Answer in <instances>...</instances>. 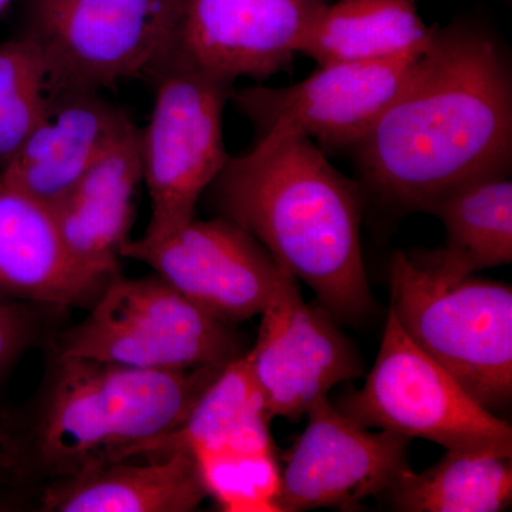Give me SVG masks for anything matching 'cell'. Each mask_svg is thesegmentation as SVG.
<instances>
[{
    "instance_id": "obj_21",
    "label": "cell",
    "mask_w": 512,
    "mask_h": 512,
    "mask_svg": "<svg viewBox=\"0 0 512 512\" xmlns=\"http://www.w3.org/2000/svg\"><path fill=\"white\" fill-rule=\"evenodd\" d=\"M512 456L485 450H447L423 473H404L387 491L404 512H498L512 503Z\"/></svg>"
},
{
    "instance_id": "obj_1",
    "label": "cell",
    "mask_w": 512,
    "mask_h": 512,
    "mask_svg": "<svg viewBox=\"0 0 512 512\" xmlns=\"http://www.w3.org/2000/svg\"><path fill=\"white\" fill-rule=\"evenodd\" d=\"M367 187L404 211H427L451 188L510 174L512 74L484 30H434L402 92L352 148Z\"/></svg>"
},
{
    "instance_id": "obj_5",
    "label": "cell",
    "mask_w": 512,
    "mask_h": 512,
    "mask_svg": "<svg viewBox=\"0 0 512 512\" xmlns=\"http://www.w3.org/2000/svg\"><path fill=\"white\" fill-rule=\"evenodd\" d=\"M92 311L60 338L57 356L147 370L225 366L242 355L229 323L161 276L111 279Z\"/></svg>"
},
{
    "instance_id": "obj_17",
    "label": "cell",
    "mask_w": 512,
    "mask_h": 512,
    "mask_svg": "<svg viewBox=\"0 0 512 512\" xmlns=\"http://www.w3.org/2000/svg\"><path fill=\"white\" fill-rule=\"evenodd\" d=\"M208 498L197 460L174 451L146 463L111 461L57 478L43 491L46 512H190Z\"/></svg>"
},
{
    "instance_id": "obj_25",
    "label": "cell",
    "mask_w": 512,
    "mask_h": 512,
    "mask_svg": "<svg viewBox=\"0 0 512 512\" xmlns=\"http://www.w3.org/2000/svg\"><path fill=\"white\" fill-rule=\"evenodd\" d=\"M12 485H0V511L13 510L16 503L13 494L10 493Z\"/></svg>"
},
{
    "instance_id": "obj_2",
    "label": "cell",
    "mask_w": 512,
    "mask_h": 512,
    "mask_svg": "<svg viewBox=\"0 0 512 512\" xmlns=\"http://www.w3.org/2000/svg\"><path fill=\"white\" fill-rule=\"evenodd\" d=\"M205 194L220 217L305 282L333 319L359 322L373 311L359 190L311 138L284 128L255 133L252 147L229 156Z\"/></svg>"
},
{
    "instance_id": "obj_11",
    "label": "cell",
    "mask_w": 512,
    "mask_h": 512,
    "mask_svg": "<svg viewBox=\"0 0 512 512\" xmlns=\"http://www.w3.org/2000/svg\"><path fill=\"white\" fill-rule=\"evenodd\" d=\"M121 258L150 266L188 301L227 323L261 315L286 272L261 242L228 218H194L168 237L138 238Z\"/></svg>"
},
{
    "instance_id": "obj_26",
    "label": "cell",
    "mask_w": 512,
    "mask_h": 512,
    "mask_svg": "<svg viewBox=\"0 0 512 512\" xmlns=\"http://www.w3.org/2000/svg\"><path fill=\"white\" fill-rule=\"evenodd\" d=\"M15 478L10 474L8 464H6L5 456H3L2 450H0V485H12L15 484Z\"/></svg>"
},
{
    "instance_id": "obj_22",
    "label": "cell",
    "mask_w": 512,
    "mask_h": 512,
    "mask_svg": "<svg viewBox=\"0 0 512 512\" xmlns=\"http://www.w3.org/2000/svg\"><path fill=\"white\" fill-rule=\"evenodd\" d=\"M55 90L46 57L32 37L0 43V170L42 119Z\"/></svg>"
},
{
    "instance_id": "obj_12",
    "label": "cell",
    "mask_w": 512,
    "mask_h": 512,
    "mask_svg": "<svg viewBox=\"0 0 512 512\" xmlns=\"http://www.w3.org/2000/svg\"><path fill=\"white\" fill-rule=\"evenodd\" d=\"M282 468L278 512L350 508L386 494L410 470L409 440L370 431L348 414L318 400Z\"/></svg>"
},
{
    "instance_id": "obj_23",
    "label": "cell",
    "mask_w": 512,
    "mask_h": 512,
    "mask_svg": "<svg viewBox=\"0 0 512 512\" xmlns=\"http://www.w3.org/2000/svg\"><path fill=\"white\" fill-rule=\"evenodd\" d=\"M208 497L224 511L278 512L282 468L275 451L194 453Z\"/></svg>"
},
{
    "instance_id": "obj_27",
    "label": "cell",
    "mask_w": 512,
    "mask_h": 512,
    "mask_svg": "<svg viewBox=\"0 0 512 512\" xmlns=\"http://www.w3.org/2000/svg\"><path fill=\"white\" fill-rule=\"evenodd\" d=\"M10 2H12V0H0V13H2L3 10L8 8Z\"/></svg>"
},
{
    "instance_id": "obj_13",
    "label": "cell",
    "mask_w": 512,
    "mask_h": 512,
    "mask_svg": "<svg viewBox=\"0 0 512 512\" xmlns=\"http://www.w3.org/2000/svg\"><path fill=\"white\" fill-rule=\"evenodd\" d=\"M249 363L271 419L298 420L333 387L363 376L362 359L325 309L303 301L285 275L261 312Z\"/></svg>"
},
{
    "instance_id": "obj_15",
    "label": "cell",
    "mask_w": 512,
    "mask_h": 512,
    "mask_svg": "<svg viewBox=\"0 0 512 512\" xmlns=\"http://www.w3.org/2000/svg\"><path fill=\"white\" fill-rule=\"evenodd\" d=\"M138 130L128 120L72 190L50 207L74 259L104 281L119 275L121 248L130 241L136 217L134 198L143 183Z\"/></svg>"
},
{
    "instance_id": "obj_6",
    "label": "cell",
    "mask_w": 512,
    "mask_h": 512,
    "mask_svg": "<svg viewBox=\"0 0 512 512\" xmlns=\"http://www.w3.org/2000/svg\"><path fill=\"white\" fill-rule=\"evenodd\" d=\"M338 409L367 429L423 439L446 450L512 456V429L485 409L387 315L375 365Z\"/></svg>"
},
{
    "instance_id": "obj_9",
    "label": "cell",
    "mask_w": 512,
    "mask_h": 512,
    "mask_svg": "<svg viewBox=\"0 0 512 512\" xmlns=\"http://www.w3.org/2000/svg\"><path fill=\"white\" fill-rule=\"evenodd\" d=\"M330 0H177L167 45L148 77L197 70L225 82L291 67Z\"/></svg>"
},
{
    "instance_id": "obj_7",
    "label": "cell",
    "mask_w": 512,
    "mask_h": 512,
    "mask_svg": "<svg viewBox=\"0 0 512 512\" xmlns=\"http://www.w3.org/2000/svg\"><path fill=\"white\" fill-rule=\"evenodd\" d=\"M156 97L138 130L150 220L143 239L156 241L194 220L197 204L229 158L222 116L234 83L197 72L154 77Z\"/></svg>"
},
{
    "instance_id": "obj_18",
    "label": "cell",
    "mask_w": 512,
    "mask_h": 512,
    "mask_svg": "<svg viewBox=\"0 0 512 512\" xmlns=\"http://www.w3.org/2000/svg\"><path fill=\"white\" fill-rule=\"evenodd\" d=\"M271 420L245 352L224 366L177 429L136 448L128 458L174 451H275Z\"/></svg>"
},
{
    "instance_id": "obj_20",
    "label": "cell",
    "mask_w": 512,
    "mask_h": 512,
    "mask_svg": "<svg viewBox=\"0 0 512 512\" xmlns=\"http://www.w3.org/2000/svg\"><path fill=\"white\" fill-rule=\"evenodd\" d=\"M446 228V247L427 256L453 274L471 275L512 261L510 174L473 178L427 208Z\"/></svg>"
},
{
    "instance_id": "obj_16",
    "label": "cell",
    "mask_w": 512,
    "mask_h": 512,
    "mask_svg": "<svg viewBox=\"0 0 512 512\" xmlns=\"http://www.w3.org/2000/svg\"><path fill=\"white\" fill-rule=\"evenodd\" d=\"M109 282L74 259L49 205L0 184V295L56 308L92 306Z\"/></svg>"
},
{
    "instance_id": "obj_4",
    "label": "cell",
    "mask_w": 512,
    "mask_h": 512,
    "mask_svg": "<svg viewBox=\"0 0 512 512\" xmlns=\"http://www.w3.org/2000/svg\"><path fill=\"white\" fill-rule=\"evenodd\" d=\"M390 313L407 336L481 406L512 396V289L453 274L426 255L396 252L389 266Z\"/></svg>"
},
{
    "instance_id": "obj_19",
    "label": "cell",
    "mask_w": 512,
    "mask_h": 512,
    "mask_svg": "<svg viewBox=\"0 0 512 512\" xmlns=\"http://www.w3.org/2000/svg\"><path fill=\"white\" fill-rule=\"evenodd\" d=\"M434 30L416 0H336L306 33L299 55L319 66L369 62L426 47Z\"/></svg>"
},
{
    "instance_id": "obj_24",
    "label": "cell",
    "mask_w": 512,
    "mask_h": 512,
    "mask_svg": "<svg viewBox=\"0 0 512 512\" xmlns=\"http://www.w3.org/2000/svg\"><path fill=\"white\" fill-rule=\"evenodd\" d=\"M36 322L23 302L0 295V382L32 343Z\"/></svg>"
},
{
    "instance_id": "obj_14",
    "label": "cell",
    "mask_w": 512,
    "mask_h": 512,
    "mask_svg": "<svg viewBox=\"0 0 512 512\" xmlns=\"http://www.w3.org/2000/svg\"><path fill=\"white\" fill-rule=\"evenodd\" d=\"M128 120L99 90L56 89L42 119L0 170V184L53 207Z\"/></svg>"
},
{
    "instance_id": "obj_8",
    "label": "cell",
    "mask_w": 512,
    "mask_h": 512,
    "mask_svg": "<svg viewBox=\"0 0 512 512\" xmlns=\"http://www.w3.org/2000/svg\"><path fill=\"white\" fill-rule=\"evenodd\" d=\"M177 0H32L26 35L56 89L101 90L148 76L170 36Z\"/></svg>"
},
{
    "instance_id": "obj_3",
    "label": "cell",
    "mask_w": 512,
    "mask_h": 512,
    "mask_svg": "<svg viewBox=\"0 0 512 512\" xmlns=\"http://www.w3.org/2000/svg\"><path fill=\"white\" fill-rule=\"evenodd\" d=\"M224 366L147 370L57 356L19 424L0 429L10 474L72 477L177 429Z\"/></svg>"
},
{
    "instance_id": "obj_10",
    "label": "cell",
    "mask_w": 512,
    "mask_h": 512,
    "mask_svg": "<svg viewBox=\"0 0 512 512\" xmlns=\"http://www.w3.org/2000/svg\"><path fill=\"white\" fill-rule=\"evenodd\" d=\"M427 46L369 62L319 66L288 87L234 89L229 101L255 133L284 128L305 134L322 150L353 148L402 92Z\"/></svg>"
}]
</instances>
